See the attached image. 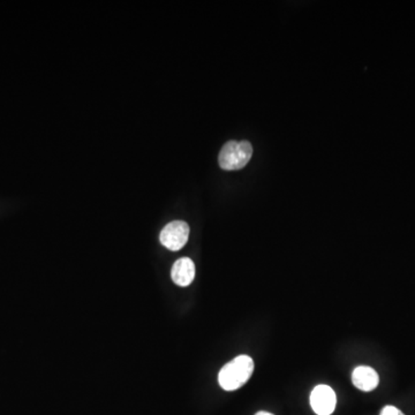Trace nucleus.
Segmentation results:
<instances>
[{
	"label": "nucleus",
	"instance_id": "1",
	"mask_svg": "<svg viewBox=\"0 0 415 415\" xmlns=\"http://www.w3.org/2000/svg\"><path fill=\"white\" fill-rule=\"evenodd\" d=\"M254 371V361L248 355H239L220 369L219 386L225 391H235L246 384Z\"/></svg>",
	"mask_w": 415,
	"mask_h": 415
},
{
	"label": "nucleus",
	"instance_id": "2",
	"mask_svg": "<svg viewBox=\"0 0 415 415\" xmlns=\"http://www.w3.org/2000/svg\"><path fill=\"white\" fill-rule=\"evenodd\" d=\"M253 147L248 141H230L219 152V166L225 171L240 170L251 161Z\"/></svg>",
	"mask_w": 415,
	"mask_h": 415
},
{
	"label": "nucleus",
	"instance_id": "3",
	"mask_svg": "<svg viewBox=\"0 0 415 415\" xmlns=\"http://www.w3.org/2000/svg\"><path fill=\"white\" fill-rule=\"evenodd\" d=\"M190 238V226L184 220H174L162 230L159 240L170 251H180Z\"/></svg>",
	"mask_w": 415,
	"mask_h": 415
},
{
	"label": "nucleus",
	"instance_id": "4",
	"mask_svg": "<svg viewBox=\"0 0 415 415\" xmlns=\"http://www.w3.org/2000/svg\"><path fill=\"white\" fill-rule=\"evenodd\" d=\"M337 404V397L330 386H316L310 395V405L314 412L317 415H331L335 411Z\"/></svg>",
	"mask_w": 415,
	"mask_h": 415
},
{
	"label": "nucleus",
	"instance_id": "5",
	"mask_svg": "<svg viewBox=\"0 0 415 415\" xmlns=\"http://www.w3.org/2000/svg\"><path fill=\"white\" fill-rule=\"evenodd\" d=\"M352 381H353L355 388L361 391H364V393H369V391L376 389L377 386L380 383V377L373 368L367 367V366H359L354 369L353 374H352Z\"/></svg>",
	"mask_w": 415,
	"mask_h": 415
},
{
	"label": "nucleus",
	"instance_id": "6",
	"mask_svg": "<svg viewBox=\"0 0 415 415\" xmlns=\"http://www.w3.org/2000/svg\"><path fill=\"white\" fill-rule=\"evenodd\" d=\"M171 277L179 286H188L195 278V264L190 258H179L172 267Z\"/></svg>",
	"mask_w": 415,
	"mask_h": 415
},
{
	"label": "nucleus",
	"instance_id": "7",
	"mask_svg": "<svg viewBox=\"0 0 415 415\" xmlns=\"http://www.w3.org/2000/svg\"><path fill=\"white\" fill-rule=\"evenodd\" d=\"M381 415H404L402 412H400V409L395 407V406H386L383 409H382V412H381Z\"/></svg>",
	"mask_w": 415,
	"mask_h": 415
},
{
	"label": "nucleus",
	"instance_id": "8",
	"mask_svg": "<svg viewBox=\"0 0 415 415\" xmlns=\"http://www.w3.org/2000/svg\"><path fill=\"white\" fill-rule=\"evenodd\" d=\"M255 415H274V414H271V413L269 412H258L256 413V414Z\"/></svg>",
	"mask_w": 415,
	"mask_h": 415
}]
</instances>
